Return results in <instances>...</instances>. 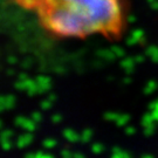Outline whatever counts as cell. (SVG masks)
I'll list each match as a JSON object with an SVG mask.
<instances>
[{
    "mask_svg": "<svg viewBox=\"0 0 158 158\" xmlns=\"http://www.w3.org/2000/svg\"><path fill=\"white\" fill-rule=\"evenodd\" d=\"M60 38L117 36L125 26L123 0H18Z\"/></svg>",
    "mask_w": 158,
    "mask_h": 158,
    "instance_id": "cell-1",
    "label": "cell"
},
{
    "mask_svg": "<svg viewBox=\"0 0 158 158\" xmlns=\"http://www.w3.org/2000/svg\"><path fill=\"white\" fill-rule=\"evenodd\" d=\"M157 122H158V119H157Z\"/></svg>",
    "mask_w": 158,
    "mask_h": 158,
    "instance_id": "cell-31",
    "label": "cell"
},
{
    "mask_svg": "<svg viewBox=\"0 0 158 158\" xmlns=\"http://www.w3.org/2000/svg\"><path fill=\"white\" fill-rule=\"evenodd\" d=\"M47 98H48V100H51L52 102H54V101H55V100H56V96L54 95V94H49V95H48V97H47Z\"/></svg>",
    "mask_w": 158,
    "mask_h": 158,
    "instance_id": "cell-26",
    "label": "cell"
},
{
    "mask_svg": "<svg viewBox=\"0 0 158 158\" xmlns=\"http://www.w3.org/2000/svg\"><path fill=\"white\" fill-rule=\"evenodd\" d=\"M62 135H63V137H64L68 142H70V143H75V142L80 141V135H77L74 130L69 129V128L63 130Z\"/></svg>",
    "mask_w": 158,
    "mask_h": 158,
    "instance_id": "cell-4",
    "label": "cell"
},
{
    "mask_svg": "<svg viewBox=\"0 0 158 158\" xmlns=\"http://www.w3.org/2000/svg\"><path fill=\"white\" fill-rule=\"evenodd\" d=\"M153 121H155V118H153L152 113H147L143 115L141 123H142V125H143V128H145V127H148V125L152 124Z\"/></svg>",
    "mask_w": 158,
    "mask_h": 158,
    "instance_id": "cell-7",
    "label": "cell"
},
{
    "mask_svg": "<svg viewBox=\"0 0 158 158\" xmlns=\"http://www.w3.org/2000/svg\"><path fill=\"white\" fill-rule=\"evenodd\" d=\"M119 116V114H117V113H114V111H107V113L104 114V119L106 121H109V122H111V121H116L117 119V117Z\"/></svg>",
    "mask_w": 158,
    "mask_h": 158,
    "instance_id": "cell-11",
    "label": "cell"
},
{
    "mask_svg": "<svg viewBox=\"0 0 158 158\" xmlns=\"http://www.w3.org/2000/svg\"><path fill=\"white\" fill-rule=\"evenodd\" d=\"M73 158H85V155L81 152H74L73 153Z\"/></svg>",
    "mask_w": 158,
    "mask_h": 158,
    "instance_id": "cell-24",
    "label": "cell"
},
{
    "mask_svg": "<svg viewBox=\"0 0 158 158\" xmlns=\"http://www.w3.org/2000/svg\"><path fill=\"white\" fill-rule=\"evenodd\" d=\"M103 151H104V147H103V144H101V143H94L91 145V152L93 153L98 155V153H102Z\"/></svg>",
    "mask_w": 158,
    "mask_h": 158,
    "instance_id": "cell-10",
    "label": "cell"
},
{
    "mask_svg": "<svg viewBox=\"0 0 158 158\" xmlns=\"http://www.w3.org/2000/svg\"><path fill=\"white\" fill-rule=\"evenodd\" d=\"M142 158H153L152 155H149V153H147V155H143L142 156Z\"/></svg>",
    "mask_w": 158,
    "mask_h": 158,
    "instance_id": "cell-28",
    "label": "cell"
},
{
    "mask_svg": "<svg viewBox=\"0 0 158 158\" xmlns=\"http://www.w3.org/2000/svg\"><path fill=\"white\" fill-rule=\"evenodd\" d=\"M122 158H132L131 157V155L129 152H127V151H123V155H122Z\"/></svg>",
    "mask_w": 158,
    "mask_h": 158,
    "instance_id": "cell-27",
    "label": "cell"
},
{
    "mask_svg": "<svg viewBox=\"0 0 158 158\" xmlns=\"http://www.w3.org/2000/svg\"><path fill=\"white\" fill-rule=\"evenodd\" d=\"M36 153V158H54L53 155H49V153H45L42 151H38Z\"/></svg>",
    "mask_w": 158,
    "mask_h": 158,
    "instance_id": "cell-20",
    "label": "cell"
},
{
    "mask_svg": "<svg viewBox=\"0 0 158 158\" xmlns=\"http://www.w3.org/2000/svg\"><path fill=\"white\" fill-rule=\"evenodd\" d=\"M13 136V131L10 129H4L1 131V139H10Z\"/></svg>",
    "mask_w": 158,
    "mask_h": 158,
    "instance_id": "cell-15",
    "label": "cell"
},
{
    "mask_svg": "<svg viewBox=\"0 0 158 158\" xmlns=\"http://www.w3.org/2000/svg\"><path fill=\"white\" fill-rule=\"evenodd\" d=\"M25 158H36V153L35 152H29L25 155Z\"/></svg>",
    "mask_w": 158,
    "mask_h": 158,
    "instance_id": "cell-25",
    "label": "cell"
},
{
    "mask_svg": "<svg viewBox=\"0 0 158 158\" xmlns=\"http://www.w3.org/2000/svg\"><path fill=\"white\" fill-rule=\"evenodd\" d=\"M155 130H156V127H155V124H150L148 125V127H145L144 128V130H143V132H144V135L148 136V137H150L151 135H153V132H155Z\"/></svg>",
    "mask_w": 158,
    "mask_h": 158,
    "instance_id": "cell-13",
    "label": "cell"
},
{
    "mask_svg": "<svg viewBox=\"0 0 158 158\" xmlns=\"http://www.w3.org/2000/svg\"><path fill=\"white\" fill-rule=\"evenodd\" d=\"M66 158H73V156H70V157H66Z\"/></svg>",
    "mask_w": 158,
    "mask_h": 158,
    "instance_id": "cell-29",
    "label": "cell"
},
{
    "mask_svg": "<svg viewBox=\"0 0 158 158\" xmlns=\"http://www.w3.org/2000/svg\"><path fill=\"white\" fill-rule=\"evenodd\" d=\"M25 118H26V117H23V116H17L15 119H14V124L17 125V127H21Z\"/></svg>",
    "mask_w": 158,
    "mask_h": 158,
    "instance_id": "cell-21",
    "label": "cell"
},
{
    "mask_svg": "<svg viewBox=\"0 0 158 158\" xmlns=\"http://www.w3.org/2000/svg\"><path fill=\"white\" fill-rule=\"evenodd\" d=\"M14 106H15V97L13 95H6L1 97V100H0V109H1V111L10 110Z\"/></svg>",
    "mask_w": 158,
    "mask_h": 158,
    "instance_id": "cell-2",
    "label": "cell"
},
{
    "mask_svg": "<svg viewBox=\"0 0 158 158\" xmlns=\"http://www.w3.org/2000/svg\"><path fill=\"white\" fill-rule=\"evenodd\" d=\"M130 121V115L128 114H119V116L117 117V119L115 121L116 124L118 127H125V125L129 123Z\"/></svg>",
    "mask_w": 158,
    "mask_h": 158,
    "instance_id": "cell-6",
    "label": "cell"
},
{
    "mask_svg": "<svg viewBox=\"0 0 158 158\" xmlns=\"http://www.w3.org/2000/svg\"><path fill=\"white\" fill-rule=\"evenodd\" d=\"M31 118L33 119V121H35L36 123H39V122H41V119H42V116H41V114L39 111H34V113H32Z\"/></svg>",
    "mask_w": 158,
    "mask_h": 158,
    "instance_id": "cell-17",
    "label": "cell"
},
{
    "mask_svg": "<svg viewBox=\"0 0 158 158\" xmlns=\"http://www.w3.org/2000/svg\"><path fill=\"white\" fill-rule=\"evenodd\" d=\"M21 128L23 130H26V131H28V132H33L34 130L36 129V122L33 121L32 118H25L23 121V125H21Z\"/></svg>",
    "mask_w": 158,
    "mask_h": 158,
    "instance_id": "cell-5",
    "label": "cell"
},
{
    "mask_svg": "<svg viewBox=\"0 0 158 158\" xmlns=\"http://www.w3.org/2000/svg\"><path fill=\"white\" fill-rule=\"evenodd\" d=\"M124 132L127 134V135H129V136L134 135V134L136 132L135 127H127V128L124 129Z\"/></svg>",
    "mask_w": 158,
    "mask_h": 158,
    "instance_id": "cell-22",
    "label": "cell"
},
{
    "mask_svg": "<svg viewBox=\"0 0 158 158\" xmlns=\"http://www.w3.org/2000/svg\"><path fill=\"white\" fill-rule=\"evenodd\" d=\"M52 103H53V102H52L51 100L46 98V100H44V101H41V103H40V108H41L42 110H48V109L52 107Z\"/></svg>",
    "mask_w": 158,
    "mask_h": 158,
    "instance_id": "cell-14",
    "label": "cell"
},
{
    "mask_svg": "<svg viewBox=\"0 0 158 158\" xmlns=\"http://www.w3.org/2000/svg\"><path fill=\"white\" fill-rule=\"evenodd\" d=\"M27 93H28V95L29 96H33V95H35L36 93H39V87H36V85H31L28 89H27Z\"/></svg>",
    "mask_w": 158,
    "mask_h": 158,
    "instance_id": "cell-18",
    "label": "cell"
},
{
    "mask_svg": "<svg viewBox=\"0 0 158 158\" xmlns=\"http://www.w3.org/2000/svg\"><path fill=\"white\" fill-rule=\"evenodd\" d=\"M157 88V83L155 82V81H150L149 83H148V85L145 87V89H144V93L145 94H151V93H153L155 91V89Z\"/></svg>",
    "mask_w": 158,
    "mask_h": 158,
    "instance_id": "cell-12",
    "label": "cell"
},
{
    "mask_svg": "<svg viewBox=\"0 0 158 158\" xmlns=\"http://www.w3.org/2000/svg\"><path fill=\"white\" fill-rule=\"evenodd\" d=\"M57 144V142L54 139V138H46L42 142V147L46 148V149H53Z\"/></svg>",
    "mask_w": 158,
    "mask_h": 158,
    "instance_id": "cell-9",
    "label": "cell"
},
{
    "mask_svg": "<svg viewBox=\"0 0 158 158\" xmlns=\"http://www.w3.org/2000/svg\"><path fill=\"white\" fill-rule=\"evenodd\" d=\"M157 101H158V98H157Z\"/></svg>",
    "mask_w": 158,
    "mask_h": 158,
    "instance_id": "cell-30",
    "label": "cell"
},
{
    "mask_svg": "<svg viewBox=\"0 0 158 158\" xmlns=\"http://www.w3.org/2000/svg\"><path fill=\"white\" fill-rule=\"evenodd\" d=\"M1 147H2V149H4L5 151L11 150V148H12L11 141H10V139H1Z\"/></svg>",
    "mask_w": 158,
    "mask_h": 158,
    "instance_id": "cell-16",
    "label": "cell"
},
{
    "mask_svg": "<svg viewBox=\"0 0 158 158\" xmlns=\"http://www.w3.org/2000/svg\"><path fill=\"white\" fill-rule=\"evenodd\" d=\"M70 156H73V153L70 152L68 149H63L62 151H61V157L62 158H66V157H70Z\"/></svg>",
    "mask_w": 158,
    "mask_h": 158,
    "instance_id": "cell-23",
    "label": "cell"
},
{
    "mask_svg": "<svg viewBox=\"0 0 158 158\" xmlns=\"http://www.w3.org/2000/svg\"><path fill=\"white\" fill-rule=\"evenodd\" d=\"M91 136H93V131L91 129H85L82 131V134L80 135V142H82V143H88V142L91 139Z\"/></svg>",
    "mask_w": 158,
    "mask_h": 158,
    "instance_id": "cell-8",
    "label": "cell"
},
{
    "mask_svg": "<svg viewBox=\"0 0 158 158\" xmlns=\"http://www.w3.org/2000/svg\"><path fill=\"white\" fill-rule=\"evenodd\" d=\"M33 141V136H32V132H26V134H23V135L19 136V138L17 139V147L19 149H23V148H26L28 144H31Z\"/></svg>",
    "mask_w": 158,
    "mask_h": 158,
    "instance_id": "cell-3",
    "label": "cell"
},
{
    "mask_svg": "<svg viewBox=\"0 0 158 158\" xmlns=\"http://www.w3.org/2000/svg\"><path fill=\"white\" fill-rule=\"evenodd\" d=\"M52 122L54 123V124H56V123H60L61 121H62V116L60 115V114H54L53 116H52Z\"/></svg>",
    "mask_w": 158,
    "mask_h": 158,
    "instance_id": "cell-19",
    "label": "cell"
}]
</instances>
